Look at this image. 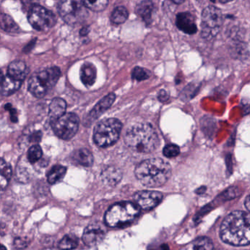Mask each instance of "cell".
<instances>
[{
  "instance_id": "1",
  "label": "cell",
  "mask_w": 250,
  "mask_h": 250,
  "mask_svg": "<svg viewBox=\"0 0 250 250\" xmlns=\"http://www.w3.org/2000/svg\"><path fill=\"white\" fill-rule=\"evenodd\" d=\"M250 214L242 210H235L222 222L221 238L224 242L231 245H248L250 241Z\"/></svg>"
},
{
  "instance_id": "2",
  "label": "cell",
  "mask_w": 250,
  "mask_h": 250,
  "mask_svg": "<svg viewBox=\"0 0 250 250\" xmlns=\"http://www.w3.org/2000/svg\"><path fill=\"white\" fill-rule=\"evenodd\" d=\"M170 165L159 158L146 159L140 164L135 169L137 179L147 187L156 188L167 182L171 176Z\"/></svg>"
},
{
  "instance_id": "3",
  "label": "cell",
  "mask_w": 250,
  "mask_h": 250,
  "mask_svg": "<svg viewBox=\"0 0 250 250\" xmlns=\"http://www.w3.org/2000/svg\"><path fill=\"white\" fill-rule=\"evenodd\" d=\"M125 143L134 151L147 153L157 148L159 140L156 130L150 124L142 123L128 128L125 135Z\"/></svg>"
},
{
  "instance_id": "4",
  "label": "cell",
  "mask_w": 250,
  "mask_h": 250,
  "mask_svg": "<svg viewBox=\"0 0 250 250\" xmlns=\"http://www.w3.org/2000/svg\"><path fill=\"white\" fill-rule=\"evenodd\" d=\"M140 208L136 203L122 202L111 206L105 214V222L111 228H119L132 222L140 214Z\"/></svg>"
},
{
  "instance_id": "5",
  "label": "cell",
  "mask_w": 250,
  "mask_h": 250,
  "mask_svg": "<svg viewBox=\"0 0 250 250\" xmlns=\"http://www.w3.org/2000/svg\"><path fill=\"white\" fill-rule=\"evenodd\" d=\"M61 70L58 67L46 68L32 76L29 80V91L36 98H42L48 90L54 87L61 77Z\"/></svg>"
},
{
  "instance_id": "6",
  "label": "cell",
  "mask_w": 250,
  "mask_h": 250,
  "mask_svg": "<svg viewBox=\"0 0 250 250\" xmlns=\"http://www.w3.org/2000/svg\"><path fill=\"white\" fill-rule=\"evenodd\" d=\"M122 129V124L115 118H107L95 127L93 139L98 146L106 147L116 143Z\"/></svg>"
},
{
  "instance_id": "7",
  "label": "cell",
  "mask_w": 250,
  "mask_h": 250,
  "mask_svg": "<svg viewBox=\"0 0 250 250\" xmlns=\"http://www.w3.org/2000/svg\"><path fill=\"white\" fill-rule=\"evenodd\" d=\"M87 8L82 0H61L58 11L62 20L70 25L82 22L87 17Z\"/></svg>"
},
{
  "instance_id": "8",
  "label": "cell",
  "mask_w": 250,
  "mask_h": 250,
  "mask_svg": "<svg viewBox=\"0 0 250 250\" xmlns=\"http://www.w3.org/2000/svg\"><path fill=\"white\" fill-rule=\"evenodd\" d=\"M224 18L222 11L216 7H206L202 13V36L205 39H210L216 37Z\"/></svg>"
},
{
  "instance_id": "9",
  "label": "cell",
  "mask_w": 250,
  "mask_h": 250,
  "mask_svg": "<svg viewBox=\"0 0 250 250\" xmlns=\"http://www.w3.org/2000/svg\"><path fill=\"white\" fill-rule=\"evenodd\" d=\"M52 129L58 137L68 140L77 134L80 125V119L74 113H65L58 119L51 122Z\"/></svg>"
},
{
  "instance_id": "10",
  "label": "cell",
  "mask_w": 250,
  "mask_h": 250,
  "mask_svg": "<svg viewBox=\"0 0 250 250\" xmlns=\"http://www.w3.org/2000/svg\"><path fill=\"white\" fill-rule=\"evenodd\" d=\"M28 20L32 27L38 31H48L56 22V18L52 11L39 5L30 8Z\"/></svg>"
},
{
  "instance_id": "11",
  "label": "cell",
  "mask_w": 250,
  "mask_h": 250,
  "mask_svg": "<svg viewBox=\"0 0 250 250\" xmlns=\"http://www.w3.org/2000/svg\"><path fill=\"white\" fill-rule=\"evenodd\" d=\"M163 199L162 193L155 191H140L135 193L134 200L140 208L150 210L159 204Z\"/></svg>"
},
{
  "instance_id": "12",
  "label": "cell",
  "mask_w": 250,
  "mask_h": 250,
  "mask_svg": "<svg viewBox=\"0 0 250 250\" xmlns=\"http://www.w3.org/2000/svg\"><path fill=\"white\" fill-rule=\"evenodd\" d=\"M104 236V229L100 225L97 223L90 224L83 232V241L85 245L94 247L100 244Z\"/></svg>"
},
{
  "instance_id": "13",
  "label": "cell",
  "mask_w": 250,
  "mask_h": 250,
  "mask_svg": "<svg viewBox=\"0 0 250 250\" xmlns=\"http://www.w3.org/2000/svg\"><path fill=\"white\" fill-rule=\"evenodd\" d=\"M177 27L187 35H194L197 31L195 20L192 14L188 12L180 13L177 15L175 21Z\"/></svg>"
},
{
  "instance_id": "14",
  "label": "cell",
  "mask_w": 250,
  "mask_h": 250,
  "mask_svg": "<svg viewBox=\"0 0 250 250\" xmlns=\"http://www.w3.org/2000/svg\"><path fill=\"white\" fill-rule=\"evenodd\" d=\"M154 11V5L151 0H142L136 7V14L146 25L151 24Z\"/></svg>"
},
{
  "instance_id": "15",
  "label": "cell",
  "mask_w": 250,
  "mask_h": 250,
  "mask_svg": "<svg viewBox=\"0 0 250 250\" xmlns=\"http://www.w3.org/2000/svg\"><path fill=\"white\" fill-rule=\"evenodd\" d=\"M97 71L96 68L91 62H84L80 69V78L86 87H91L96 80Z\"/></svg>"
},
{
  "instance_id": "16",
  "label": "cell",
  "mask_w": 250,
  "mask_h": 250,
  "mask_svg": "<svg viewBox=\"0 0 250 250\" xmlns=\"http://www.w3.org/2000/svg\"><path fill=\"white\" fill-rule=\"evenodd\" d=\"M116 96L114 93H110L108 96H105L93 108V110L90 112L89 117L92 120L97 119L104 112H106L115 102Z\"/></svg>"
},
{
  "instance_id": "17",
  "label": "cell",
  "mask_w": 250,
  "mask_h": 250,
  "mask_svg": "<svg viewBox=\"0 0 250 250\" xmlns=\"http://www.w3.org/2000/svg\"><path fill=\"white\" fill-rule=\"evenodd\" d=\"M28 74V68L25 62L21 61H14L10 64L8 69V75L15 80L22 82Z\"/></svg>"
},
{
  "instance_id": "18",
  "label": "cell",
  "mask_w": 250,
  "mask_h": 250,
  "mask_svg": "<svg viewBox=\"0 0 250 250\" xmlns=\"http://www.w3.org/2000/svg\"><path fill=\"white\" fill-rule=\"evenodd\" d=\"M21 83L22 82L7 76L0 84V94L5 96H11L20 88Z\"/></svg>"
},
{
  "instance_id": "19",
  "label": "cell",
  "mask_w": 250,
  "mask_h": 250,
  "mask_svg": "<svg viewBox=\"0 0 250 250\" xmlns=\"http://www.w3.org/2000/svg\"><path fill=\"white\" fill-rule=\"evenodd\" d=\"M66 102L61 98L53 99L49 105V115L51 122L63 115L66 110Z\"/></svg>"
},
{
  "instance_id": "20",
  "label": "cell",
  "mask_w": 250,
  "mask_h": 250,
  "mask_svg": "<svg viewBox=\"0 0 250 250\" xmlns=\"http://www.w3.org/2000/svg\"><path fill=\"white\" fill-rule=\"evenodd\" d=\"M102 177L105 184L115 187L122 179V172L118 168L110 167L102 172Z\"/></svg>"
},
{
  "instance_id": "21",
  "label": "cell",
  "mask_w": 250,
  "mask_h": 250,
  "mask_svg": "<svg viewBox=\"0 0 250 250\" xmlns=\"http://www.w3.org/2000/svg\"><path fill=\"white\" fill-rule=\"evenodd\" d=\"M73 159L77 164L84 167L92 166L93 163V156L90 150L85 148L76 150L72 155Z\"/></svg>"
},
{
  "instance_id": "22",
  "label": "cell",
  "mask_w": 250,
  "mask_h": 250,
  "mask_svg": "<svg viewBox=\"0 0 250 250\" xmlns=\"http://www.w3.org/2000/svg\"><path fill=\"white\" fill-rule=\"evenodd\" d=\"M11 165L3 159H0V189H5L12 177Z\"/></svg>"
},
{
  "instance_id": "23",
  "label": "cell",
  "mask_w": 250,
  "mask_h": 250,
  "mask_svg": "<svg viewBox=\"0 0 250 250\" xmlns=\"http://www.w3.org/2000/svg\"><path fill=\"white\" fill-rule=\"evenodd\" d=\"M0 28L10 33H18L20 27L10 16L0 14Z\"/></svg>"
},
{
  "instance_id": "24",
  "label": "cell",
  "mask_w": 250,
  "mask_h": 250,
  "mask_svg": "<svg viewBox=\"0 0 250 250\" xmlns=\"http://www.w3.org/2000/svg\"><path fill=\"white\" fill-rule=\"evenodd\" d=\"M66 173V167L62 165H55L47 174V179L51 184L61 181Z\"/></svg>"
},
{
  "instance_id": "25",
  "label": "cell",
  "mask_w": 250,
  "mask_h": 250,
  "mask_svg": "<svg viewBox=\"0 0 250 250\" xmlns=\"http://www.w3.org/2000/svg\"><path fill=\"white\" fill-rule=\"evenodd\" d=\"M128 18V12L126 8L124 6H118L112 11L110 20L112 24L119 25L125 23Z\"/></svg>"
},
{
  "instance_id": "26",
  "label": "cell",
  "mask_w": 250,
  "mask_h": 250,
  "mask_svg": "<svg viewBox=\"0 0 250 250\" xmlns=\"http://www.w3.org/2000/svg\"><path fill=\"white\" fill-rule=\"evenodd\" d=\"M188 248L196 250H213V242L210 238H207V237H200L192 241L189 244Z\"/></svg>"
},
{
  "instance_id": "27",
  "label": "cell",
  "mask_w": 250,
  "mask_h": 250,
  "mask_svg": "<svg viewBox=\"0 0 250 250\" xmlns=\"http://www.w3.org/2000/svg\"><path fill=\"white\" fill-rule=\"evenodd\" d=\"M84 6L94 12H101L106 9L108 0H82Z\"/></svg>"
},
{
  "instance_id": "28",
  "label": "cell",
  "mask_w": 250,
  "mask_h": 250,
  "mask_svg": "<svg viewBox=\"0 0 250 250\" xmlns=\"http://www.w3.org/2000/svg\"><path fill=\"white\" fill-rule=\"evenodd\" d=\"M78 238L75 235L69 234L64 236L61 240L59 247L61 249H75L78 246Z\"/></svg>"
},
{
  "instance_id": "29",
  "label": "cell",
  "mask_w": 250,
  "mask_h": 250,
  "mask_svg": "<svg viewBox=\"0 0 250 250\" xmlns=\"http://www.w3.org/2000/svg\"><path fill=\"white\" fill-rule=\"evenodd\" d=\"M150 72L148 70L142 67L137 66L132 70L131 77L136 81L142 82L150 78Z\"/></svg>"
},
{
  "instance_id": "30",
  "label": "cell",
  "mask_w": 250,
  "mask_h": 250,
  "mask_svg": "<svg viewBox=\"0 0 250 250\" xmlns=\"http://www.w3.org/2000/svg\"><path fill=\"white\" fill-rule=\"evenodd\" d=\"M43 155L42 147L38 145H34L27 152V159L30 163L34 164L40 160Z\"/></svg>"
},
{
  "instance_id": "31",
  "label": "cell",
  "mask_w": 250,
  "mask_h": 250,
  "mask_svg": "<svg viewBox=\"0 0 250 250\" xmlns=\"http://www.w3.org/2000/svg\"><path fill=\"white\" fill-rule=\"evenodd\" d=\"M163 153L167 158L176 157L180 153L179 147L175 145H167L164 148Z\"/></svg>"
},
{
  "instance_id": "32",
  "label": "cell",
  "mask_w": 250,
  "mask_h": 250,
  "mask_svg": "<svg viewBox=\"0 0 250 250\" xmlns=\"http://www.w3.org/2000/svg\"><path fill=\"white\" fill-rule=\"evenodd\" d=\"M158 97H159V99L161 102H166V101L169 99V96H168L167 93L164 90H161Z\"/></svg>"
},
{
  "instance_id": "33",
  "label": "cell",
  "mask_w": 250,
  "mask_h": 250,
  "mask_svg": "<svg viewBox=\"0 0 250 250\" xmlns=\"http://www.w3.org/2000/svg\"><path fill=\"white\" fill-rule=\"evenodd\" d=\"M37 1L38 0H23V2L25 6H30L29 8H31L33 5H37L36 4Z\"/></svg>"
},
{
  "instance_id": "34",
  "label": "cell",
  "mask_w": 250,
  "mask_h": 250,
  "mask_svg": "<svg viewBox=\"0 0 250 250\" xmlns=\"http://www.w3.org/2000/svg\"><path fill=\"white\" fill-rule=\"evenodd\" d=\"M89 32H90V29H89L88 27H83V28L80 30V35H81L82 36H85L88 34Z\"/></svg>"
},
{
  "instance_id": "35",
  "label": "cell",
  "mask_w": 250,
  "mask_h": 250,
  "mask_svg": "<svg viewBox=\"0 0 250 250\" xmlns=\"http://www.w3.org/2000/svg\"><path fill=\"white\" fill-rule=\"evenodd\" d=\"M244 203H245L246 208H247V210H250V197L249 196H247V198H246L245 202H244Z\"/></svg>"
},
{
  "instance_id": "36",
  "label": "cell",
  "mask_w": 250,
  "mask_h": 250,
  "mask_svg": "<svg viewBox=\"0 0 250 250\" xmlns=\"http://www.w3.org/2000/svg\"><path fill=\"white\" fill-rule=\"evenodd\" d=\"M170 1L177 5H180V4L183 3L185 0H170Z\"/></svg>"
},
{
  "instance_id": "37",
  "label": "cell",
  "mask_w": 250,
  "mask_h": 250,
  "mask_svg": "<svg viewBox=\"0 0 250 250\" xmlns=\"http://www.w3.org/2000/svg\"><path fill=\"white\" fill-rule=\"evenodd\" d=\"M4 78H5V77H4L3 74H2V71H0V84L3 81Z\"/></svg>"
},
{
  "instance_id": "38",
  "label": "cell",
  "mask_w": 250,
  "mask_h": 250,
  "mask_svg": "<svg viewBox=\"0 0 250 250\" xmlns=\"http://www.w3.org/2000/svg\"><path fill=\"white\" fill-rule=\"evenodd\" d=\"M230 1H232V0H219V2H222V3H225V2H230ZM213 2H214V0H213Z\"/></svg>"
},
{
  "instance_id": "39",
  "label": "cell",
  "mask_w": 250,
  "mask_h": 250,
  "mask_svg": "<svg viewBox=\"0 0 250 250\" xmlns=\"http://www.w3.org/2000/svg\"><path fill=\"white\" fill-rule=\"evenodd\" d=\"M0 249H6V248H5V247H4V246L1 245V244H0Z\"/></svg>"
}]
</instances>
